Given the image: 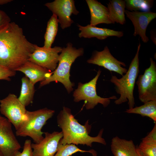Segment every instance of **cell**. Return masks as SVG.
I'll use <instances>...</instances> for the list:
<instances>
[{"instance_id": "6da1fadb", "label": "cell", "mask_w": 156, "mask_h": 156, "mask_svg": "<svg viewBox=\"0 0 156 156\" xmlns=\"http://www.w3.org/2000/svg\"><path fill=\"white\" fill-rule=\"evenodd\" d=\"M35 45L27 39L18 25L10 22L0 30V65L16 71L28 61Z\"/></svg>"}, {"instance_id": "7a4b0ae2", "label": "cell", "mask_w": 156, "mask_h": 156, "mask_svg": "<svg viewBox=\"0 0 156 156\" xmlns=\"http://www.w3.org/2000/svg\"><path fill=\"white\" fill-rule=\"evenodd\" d=\"M88 120L84 125L80 124L72 114L71 109L64 107L57 116L58 126L62 130L63 137L59 143L86 145L91 147L92 143L98 142L105 145L106 142L102 138L103 129H101L98 135L92 137L89 135L91 125L88 124Z\"/></svg>"}, {"instance_id": "3957f363", "label": "cell", "mask_w": 156, "mask_h": 156, "mask_svg": "<svg viewBox=\"0 0 156 156\" xmlns=\"http://www.w3.org/2000/svg\"><path fill=\"white\" fill-rule=\"evenodd\" d=\"M84 53L83 48L78 49L73 47L72 44L68 43L66 47L62 48L58 58V64L53 74L49 78L41 81L39 87L52 81L59 82L64 86L68 93L73 89L74 85L70 79V70L72 64L76 59L82 55Z\"/></svg>"}, {"instance_id": "277c9868", "label": "cell", "mask_w": 156, "mask_h": 156, "mask_svg": "<svg viewBox=\"0 0 156 156\" xmlns=\"http://www.w3.org/2000/svg\"><path fill=\"white\" fill-rule=\"evenodd\" d=\"M141 47L139 43L136 54L132 60L128 69L124 75L120 78L112 75L111 82L115 86V90L120 96L114 103L120 105L128 101L129 109L134 107L135 104L133 90L136 79L139 72V54Z\"/></svg>"}, {"instance_id": "5b68a950", "label": "cell", "mask_w": 156, "mask_h": 156, "mask_svg": "<svg viewBox=\"0 0 156 156\" xmlns=\"http://www.w3.org/2000/svg\"><path fill=\"white\" fill-rule=\"evenodd\" d=\"M54 110L44 108L33 111H27L26 118L16 130L17 136L31 138L35 143H38L44 137L42 129L47 121L55 113Z\"/></svg>"}, {"instance_id": "8992f818", "label": "cell", "mask_w": 156, "mask_h": 156, "mask_svg": "<svg viewBox=\"0 0 156 156\" xmlns=\"http://www.w3.org/2000/svg\"><path fill=\"white\" fill-rule=\"evenodd\" d=\"M101 72V71L99 69L95 77L88 83H79L77 88L73 93L74 101L77 102L84 100L85 107L87 109L94 108L99 103L102 104L104 107H106L110 104L111 99H117L115 96L104 98L97 94L96 84Z\"/></svg>"}, {"instance_id": "52a82bcc", "label": "cell", "mask_w": 156, "mask_h": 156, "mask_svg": "<svg viewBox=\"0 0 156 156\" xmlns=\"http://www.w3.org/2000/svg\"><path fill=\"white\" fill-rule=\"evenodd\" d=\"M27 110L17 96L10 94L0 99V112L11 122L16 130L26 118Z\"/></svg>"}, {"instance_id": "ba28073f", "label": "cell", "mask_w": 156, "mask_h": 156, "mask_svg": "<svg viewBox=\"0 0 156 156\" xmlns=\"http://www.w3.org/2000/svg\"><path fill=\"white\" fill-rule=\"evenodd\" d=\"M150 65L143 75H139L136 83L138 86L139 98L144 103L156 101V64L152 58Z\"/></svg>"}, {"instance_id": "9c48e42d", "label": "cell", "mask_w": 156, "mask_h": 156, "mask_svg": "<svg viewBox=\"0 0 156 156\" xmlns=\"http://www.w3.org/2000/svg\"><path fill=\"white\" fill-rule=\"evenodd\" d=\"M12 125L6 118L0 115V152L3 156H15L21 148Z\"/></svg>"}, {"instance_id": "30bf717a", "label": "cell", "mask_w": 156, "mask_h": 156, "mask_svg": "<svg viewBox=\"0 0 156 156\" xmlns=\"http://www.w3.org/2000/svg\"><path fill=\"white\" fill-rule=\"evenodd\" d=\"M62 48L59 46L47 48L35 45V49L30 55L28 61L51 71H54L58 63L59 53Z\"/></svg>"}, {"instance_id": "8fae6325", "label": "cell", "mask_w": 156, "mask_h": 156, "mask_svg": "<svg viewBox=\"0 0 156 156\" xmlns=\"http://www.w3.org/2000/svg\"><path fill=\"white\" fill-rule=\"evenodd\" d=\"M44 5L58 17L62 29L70 27L74 22L70 18L72 14L77 15L79 13L73 0H55Z\"/></svg>"}, {"instance_id": "7c38bea8", "label": "cell", "mask_w": 156, "mask_h": 156, "mask_svg": "<svg viewBox=\"0 0 156 156\" xmlns=\"http://www.w3.org/2000/svg\"><path fill=\"white\" fill-rule=\"evenodd\" d=\"M87 62L103 67L110 71L115 72L122 76L127 71V69L122 66H126L125 64L115 58L112 55L107 46L101 51H94Z\"/></svg>"}, {"instance_id": "4fadbf2b", "label": "cell", "mask_w": 156, "mask_h": 156, "mask_svg": "<svg viewBox=\"0 0 156 156\" xmlns=\"http://www.w3.org/2000/svg\"><path fill=\"white\" fill-rule=\"evenodd\" d=\"M43 140L38 143H31L33 156H54L56 153L60 140L63 137L62 131L44 132Z\"/></svg>"}, {"instance_id": "5bb4252c", "label": "cell", "mask_w": 156, "mask_h": 156, "mask_svg": "<svg viewBox=\"0 0 156 156\" xmlns=\"http://www.w3.org/2000/svg\"><path fill=\"white\" fill-rule=\"evenodd\" d=\"M125 14L133 25V36L139 35L144 43H147L149 40L146 35L147 28L151 21L156 18V13L151 11H130L125 10Z\"/></svg>"}, {"instance_id": "9a60e30c", "label": "cell", "mask_w": 156, "mask_h": 156, "mask_svg": "<svg viewBox=\"0 0 156 156\" xmlns=\"http://www.w3.org/2000/svg\"><path fill=\"white\" fill-rule=\"evenodd\" d=\"M80 32L78 36L80 38H90L95 37L100 40H103L109 36L122 37L124 35L122 31H115L106 28H99L96 26L88 25L86 26H82L79 24L77 25Z\"/></svg>"}, {"instance_id": "2e32d148", "label": "cell", "mask_w": 156, "mask_h": 156, "mask_svg": "<svg viewBox=\"0 0 156 156\" xmlns=\"http://www.w3.org/2000/svg\"><path fill=\"white\" fill-rule=\"evenodd\" d=\"M91 16L90 25L96 26L101 24H113L107 8L96 0H86Z\"/></svg>"}, {"instance_id": "e0dca14e", "label": "cell", "mask_w": 156, "mask_h": 156, "mask_svg": "<svg viewBox=\"0 0 156 156\" xmlns=\"http://www.w3.org/2000/svg\"><path fill=\"white\" fill-rule=\"evenodd\" d=\"M16 71L23 73L34 85L38 81L49 78L53 72L29 61L17 68Z\"/></svg>"}, {"instance_id": "ac0fdd59", "label": "cell", "mask_w": 156, "mask_h": 156, "mask_svg": "<svg viewBox=\"0 0 156 156\" xmlns=\"http://www.w3.org/2000/svg\"><path fill=\"white\" fill-rule=\"evenodd\" d=\"M114 156H137V148L132 140L121 139L117 136L112 138L110 145Z\"/></svg>"}, {"instance_id": "d6986e66", "label": "cell", "mask_w": 156, "mask_h": 156, "mask_svg": "<svg viewBox=\"0 0 156 156\" xmlns=\"http://www.w3.org/2000/svg\"><path fill=\"white\" fill-rule=\"evenodd\" d=\"M107 4L110 18L112 23L116 22L121 25L124 24L126 22L125 0H109Z\"/></svg>"}, {"instance_id": "ffe728a7", "label": "cell", "mask_w": 156, "mask_h": 156, "mask_svg": "<svg viewBox=\"0 0 156 156\" xmlns=\"http://www.w3.org/2000/svg\"><path fill=\"white\" fill-rule=\"evenodd\" d=\"M141 156H156V124L137 148Z\"/></svg>"}, {"instance_id": "44dd1931", "label": "cell", "mask_w": 156, "mask_h": 156, "mask_svg": "<svg viewBox=\"0 0 156 156\" xmlns=\"http://www.w3.org/2000/svg\"><path fill=\"white\" fill-rule=\"evenodd\" d=\"M21 81V93L18 99L26 107L32 102L35 92L34 85L26 76L22 78Z\"/></svg>"}, {"instance_id": "7402d4cb", "label": "cell", "mask_w": 156, "mask_h": 156, "mask_svg": "<svg viewBox=\"0 0 156 156\" xmlns=\"http://www.w3.org/2000/svg\"><path fill=\"white\" fill-rule=\"evenodd\" d=\"M125 112L128 113L135 114L143 116L148 117L156 122V101H152L144 103L139 107L127 109Z\"/></svg>"}, {"instance_id": "603a6c76", "label": "cell", "mask_w": 156, "mask_h": 156, "mask_svg": "<svg viewBox=\"0 0 156 156\" xmlns=\"http://www.w3.org/2000/svg\"><path fill=\"white\" fill-rule=\"evenodd\" d=\"M59 21L57 16L53 14L47 23L46 31L44 36V43L43 47L49 48H51L58 29Z\"/></svg>"}, {"instance_id": "cb8c5ba5", "label": "cell", "mask_w": 156, "mask_h": 156, "mask_svg": "<svg viewBox=\"0 0 156 156\" xmlns=\"http://www.w3.org/2000/svg\"><path fill=\"white\" fill-rule=\"evenodd\" d=\"M125 8L130 11L150 12L153 6L152 0H125Z\"/></svg>"}, {"instance_id": "d4e9b609", "label": "cell", "mask_w": 156, "mask_h": 156, "mask_svg": "<svg viewBox=\"0 0 156 156\" xmlns=\"http://www.w3.org/2000/svg\"><path fill=\"white\" fill-rule=\"evenodd\" d=\"M78 152L89 153L92 154L93 156H97L96 152L93 150L85 151L80 149L73 144L63 145L60 143L58 146L57 150L54 156H70Z\"/></svg>"}, {"instance_id": "484cf974", "label": "cell", "mask_w": 156, "mask_h": 156, "mask_svg": "<svg viewBox=\"0 0 156 156\" xmlns=\"http://www.w3.org/2000/svg\"><path fill=\"white\" fill-rule=\"evenodd\" d=\"M31 143L30 140H26L24 143L23 151L22 152L18 151L15 156H33Z\"/></svg>"}, {"instance_id": "4316f807", "label": "cell", "mask_w": 156, "mask_h": 156, "mask_svg": "<svg viewBox=\"0 0 156 156\" xmlns=\"http://www.w3.org/2000/svg\"><path fill=\"white\" fill-rule=\"evenodd\" d=\"M16 71L11 70L7 68L0 65V80L9 81L10 77L14 76Z\"/></svg>"}, {"instance_id": "83f0119b", "label": "cell", "mask_w": 156, "mask_h": 156, "mask_svg": "<svg viewBox=\"0 0 156 156\" xmlns=\"http://www.w3.org/2000/svg\"><path fill=\"white\" fill-rule=\"evenodd\" d=\"M10 22V19L4 12L0 10V30Z\"/></svg>"}, {"instance_id": "f1b7e54d", "label": "cell", "mask_w": 156, "mask_h": 156, "mask_svg": "<svg viewBox=\"0 0 156 156\" xmlns=\"http://www.w3.org/2000/svg\"><path fill=\"white\" fill-rule=\"evenodd\" d=\"M151 38L153 42L156 45V37L155 33L153 31L151 32Z\"/></svg>"}, {"instance_id": "f546056e", "label": "cell", "mask_w": 156, "mask_h": 156, "mask_svg": "<svg viewBox=\"0 0 156 156\" xmlns=\"http://www.w3.org/2000/svg\"><path fill=\"white\" fill-rule=\"evenodd\" d=\"M12 0H0V5L6 4L11 2Z\"/></svg>"}, {"instance_id": "4dcf8cb0", "label": "cell", "mask_w": 156, "mask_h": 156, "mask_svg": "<svg viewBox=\"0 0 156 156\" xmlns=\"http://www.w3.org/2000/svg\"><path fill=\"white\" fill-rule=\"evenodd\" d=\"M137 156H141L140 155L138 151L137 148Z\"/></svg>"}, {"instance_id": "1f68e13d", "label": "cell", "mask_w": 156, "mask_h": 156, "mask_svg": "<svg viewBox=\"0 0 156 156\" xmlns=\"http://www.w3.org/2000/svg\"><path fill=\"white\" fill-rule=\"evenodd\" d=\"M0 156H3L2 154L1 153V152H0Z\"/></svg>"}]
</instances>
